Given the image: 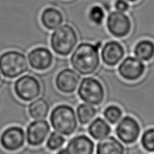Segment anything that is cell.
I'll return each instance as SVG.
<instances>
[{
  "mask_svg": "<svg viewBox=\"0 0 154 154\" xmlns=\"http://www.w3.org/2000/svg\"><path fill=\"white\" fill-rule=\"evenodd\" d=\"M28 111L29 115L33 119H44L49 114V103L43 97L38 98L29 104Z\"/></svg>",
  "mask_w": 154,
  "mask_h": 154,
  "instance_id": "19",
  "label": "cell"
},
{
  "mask_svg": "<svg viewBox=\"0 0 154 154\" xmlns=\"http://www.w3.org/2000/svg\"><path fill=\"white\" fill-rule=\"evenodd\" d=\"M78 43L76 31L69 24H63L54 30L50 39L51 47L55 53L62 56L69 55Z\"/></svg>",
  "mask_w": 154,
  "mask_h": 154,
  "instance_id": "3",
  "label": "cell"
},
{
  "mask_svg": "<svg viewBox=\"0 0 154 154\" xmlns=\"http://www.w3.org/2000/svg\"><path fill=\"white\" fill-rule=\"evenodd\" d=\"M123 46L116 41L106 43L101 49V56L103 62L109 66H114L119 63L125 56Z\"/></svg>",
  "mask_w": 154,
  "mask_h": 154,
  "instance_id": "14",
  "label": "cell"
},
{
  "mask_svg": "<svg viewBox=\"0 0 154 154\" xmlns=\"http://www.w3.org/2000/svg\"><path fill=\"white\" fill-rule=\"evenodd\" d=\"M103 116L109 123L114 125L120 120L122 116V112L118 106L111 105L105 109Z\"/></svg>",
  "mask_w": 154,
  "mask_h": 154,
  "instance_id": "22",
  "label": "cell"
},
{
  "mask_svg": "<svg viewBox=\"0 0 154 154\" xmlns=\"http://www.w3.org/2000/svg\"><path fill=\"white\" fill-rule=\"evenodd\" d=\"M97 111L92 105L89 103H82L76 109V116L81 125H87L95 116Z\"/></svg>",
  "mask_w": 154,
  "mask_h": 154,
  "instance_id": "21",
  "label": "cell"
},
{
  "mask_svg": "<svg viewBox=\"0 0 154 154\" xmlns=\"http://www.w3.org/2000/svg\"><path fill=\"white\" fill-rule=\"evenodd\" d=\"M25 139L26 134L23 128L12 126L3 131L0 136V144L5 150L14 152L24 146Z\"/></svg>",
  "mask_w": 154,
  "mask_h": 154,
  "instance_id": "8",
  "label": "cell"
},
{
  "mask_svg": "<svg viewBox=\"0 0 154 154\" xmlns=\"http://www.w3.org/2000/svg\"><path fill=\"white\" fill-rule=\"evenodd\" d=\"M141 133V127L134 118L126 116L120 120L116 128V134L121 141L132 144L137 141Z\"/></svg>",
  "mask_w": 154,
  "mask_h": 154,
  "instance_id": "9",
  "label": "cell"
},
{
  "mask_svg": "<svg viewBox=\"0 0 154 154\" xmlns=\"http://www.w3.org/2000/svg\"><path fill=\"white\" fill-rule=\"evenodd\" d=\"M90 20L96 25H101L105 19V12L100 5H95L91 8L89 12Z\"/></svg>",
  "mask_w": 154,
  "mask_h": 154,
  "instance_id": "24",
  "label": "cell"
},
{
  "mask_svg": "<svg viewBox=\"0 0 154 154\" xmlns=\"http://www.w3.org/2000/svg\"><path fill=\"white\" fill-rule=\"evenodd\" d=\"M88 131L93 139L98 140L105 138L111 132V128L101 118H97L90 124Z\"/></svg>",
  "mask_w": 154,
  "mask_h": 154,
  "instance_id": "18",
  "label": "cell"
},
{
  "mask_svg": "<svg viewBox=\"0 0 154 154\" xmlns=\"http://www.w3.org/2000/svg\"><path fill=\"white\" fill-rule=\"evenodd\" d=\"M49 119L54 130L63 135L72 134L78 126L75 110L66 104L56 106L51 111Z\"/></svg>",
  "mask_w": 154,
  "mask_h": 154,
  "instance_id": "2",
  "label": "cell"
},
{
  "mask_svg": "<svg viewBox=\"0 0 154 154\" xmlns=\"http://www.w3.org/2000/svg\"><path fill=\"white\" fill-rule=\"evenodd\" d=\"M134 54L141 61H149L154 57V43L149 39H143L136 44Z\"/></svg>",
  "mask_w": 154,
  "mask_h": 154,
  "instance_id": "20",
  "label": "cell"
},
{
  "mask_svg": "<svg viewBox=\"0 0 154 154\" xmlns=\"http://www.w3.org/2000/svg\"><path fill=\"white\" fill-rule=\"evenodd\" d=\"M118 73L126 81H134L143 75L145 66L143 63L135 57L128 56L118 66Z\"/></svg>",
  "mask_w": 154,
  "mask_h": 154,
  "instance_id": "10",
  "label": "cell"
},
{
  "mask_svg": "<svg viewBox=\"0 0 154 154\" xmlns=\"http://www.w3.org/2000/svg\"><path fill=\"white\" fill-rule=\"evenodd\" d=\"M66 151L67 154H93L94 143L87 136L79 135L70 140Z\"/></svg>",
  "mask_w": 154,
  "mask_h": 154,
  "instance_id": "15",
  "label": "cell"
},
{
  "mask_svg": "<svg viewBox=\"0 0 154 154\" xmlns=\"http://www.w3.org/2000/svg\"><path fill=\"white\" fill-rule=\"evenodd\" d=\"M50 131V126L45 120H35L26 128V139L31 146L36 147L45 141Z\"/></svg>",
  "mask_w": 154,
  "mask_h": 154,
  "instance_id": "11",
  "label": "cell"
},
{
  "mask_svg": "<svg viewBox=\"0 0 154 154\" xmlns=\"http://www.w3.org/2000/svg\"><path fill=\"white\" fill-rule=\"evenodd\" d=\"M14 90L18 98L24 101L34 100L40 95L41 85L36 77L26 75L16 80Z\"/></svg>",
  "mask_w": 154,
  "mask_h": 154,
  "instance_id": "6",
  "label": "cell"
},
{
  "mask_svg": "<svg viewBox=\"0 0 154 154\" xmlns=\"http://www.w3.org/2000/svg\"><path fill=\"white\" fill-rule=\"evenodd\" d=\"M54 56L51 51L46 48H35L28 54V62L35 70L43 71L49 69L53 64Z\"/></svg>",
  "mask_w": 154,
  "mask_h": 154,
  "instance_id": "13",
  "label": "cell"
},
{
  "mask_svg": "<svg viewBox=\"0 0 154 154\" xmlns=\"http://www.w3.org/2000/svg\"><path fill=\"white\" fill-rule=\"evenodd\" d=\"M41 22L46 29L51 31L62 25L64 22V16L61 11L57 8L49 7L41 13Z\"/></svg>",
  "mask_w": 154,
  "mask_h": 154,
  "instance_id": "16",
  "label": "cell"
},
{
  "mask_svg": "<svg viewBox=\"0 0 154 154\" xmlns=\"http://www.w3.org/2000/svg\"><path fill=\"white\" fill-rule=\"evenodd\" d=\"M114 8L116 11L125 13L128 10L130 5L126 0H116L114 3Z\"/></svg>",
  "mask_w": 154,
  "mask_h": 154,
  "instance_id": "26",
  "label": "cell"
},
{
  "mask_svg": "<svg viewBox=\"0 0 154 154\" xmlns=\"http://www.w3.org/2000/svg\"><path fill=\"white\" fill-rule=\"evenodd\" d=\"M141 143L145 150L149 152H154V128L144 132L141 137Z\"/></svg>",
  "mask_w": 154,
  "mask_h": 154,
  "instance_id": "25",
  "label": "cell"
},
{
  "mask_svg": "<svg viewBox=\"0 0 154 154\" xmlns=\"http://www.w3.org/2000/svg\"><path fill=\"white\" fill-rule=\"evenodd\" d=\"M99 45L82 43L76 47L72 54L70 62L72 67L82 75L93 74L100 64Z\"/></svg>",
  "mask_w": 154,
  "mask_h": 154,
  "instance_id": "1",
  "label": "cell"
},
{
  "mask_svg": "<svg viewBox=\"0 0 154 154\" xmlns=\"http://www.w3.org/2000/svg\"><path fill=\"white\" fill-rule=\"evenodd\" d=\"M78 95L86 103L98 106L105 97V90L102 84L93 77H85L82 80L78 89Z\"/></svg>",
  "mask_w": 154,
  "mask_h": 154,
  "instance_id": "5",
  "label": "cell"
},
{
  "mask_svg": "<svg viewBox=\"0 0 154 154\" xmlns=\"http://www.w3.org/2000/svg\"><path fill=\"white\" fill-rule=\"evenodd\" d=\"M0 81H1V74H0Z\"/></svg>",
  "mask_w": 154,
  "mask_h": 154,
  "instance_id": "29",
  "label": "cell"
},
{
  "mask_svg": "<svg viewBox=\"0 0 154 154\" xmlns=\"http://www.w3.org/2000/svg\"><path fill=\"white\" fill-rule=\"evenodd\" d=\"M81 81L80 76L76 71L66 68L60 71L56 78V86L60 91L70 94L75 91Z\"/></svg>",
  "mask_w": 154,
  "mask_h": 154,
  "instance_id": "12",
  "label": "cell"
},
{
  "mask_svg": "<svg viewBox=\"0 0 154 154\" xmlns=\"http://www.w3.org/2000/svg\"><path fill=\"white\" fill-rule=\"evenodd\" d=\"M123 145L114 137H106L98 143L97 154H125Z\"/></svg>",
  "mask_w": 154,
  "mask_h": 154,
  "instance_id": "17",
  "label": "cell"
},
{
  "mask_svg": "<svg viewBox=\"0 0 154 154\" xmlns=\"http://www.w3.org/2000/svg\"><path fill=\"white\" fill-rule=\"evenodd\" d=\"M65 139L57 132H53L50 134L46 143V146L49 149L55 151L60 149L64 144Z\"/></svg>",
  "mask_w": 154,
  "mask_h": 154,
  "instance_id": "23",
  "label": "cell"
},
{
  "mask_svg": "<svg viewBox=\"0 0 154 154\" xmlns=\"http://www.w3.org/2000/svg\"><path fill=\"white\" fill-rule=\"evenodd\" d=\"M126 1L129 2H132V3H134V2H136L138 1V0H126Z\"/></svg>",
  "mask_w": 154,
  "mask_h": 154,
  "instance_id": "28",
  "label": "cell"
},
{
  "mask_svg": "<svg viewBox=\"0 0 154 154\" xmlns=\"http://www.w3.org/2000/svg\"><path fill=\"white\" fill-rule=\"evenodd\" d=\"M106 26L111 35L117 38H122L130 33L132 23L125 13L116 10L109 14L106 20Z\"/></svg>",
  "mask_w": 154,
  "mask_h": 154,
  "instance_id": "7",
  "label": "cell"
},
{
  "mask_svg": "<svg viewBox=\"0 0 154 154\" xmlns=\"http://www.w3.org/2000/svg\"><path fill=\"white\" fill-rule=\"evenodd\" d=\"M57 154H67V153L66 151V149H62L57 152Z\"/></svg>",
  "mask_w": 154,
  "mask_h": 154,
  "instance_id": "27",
  "label": "cell"
},
{
  "mask_svg": "<svg viewBox=\"0 0 154 154\" xmlns=\"http://www.w3.org/2000/svg\"><path fill=\"white\" fill-rule=\"evenodd\" d=\"M28 69V60L20 51H7L0 56V72L5 78H17Z\"/></svg>",
  "mask_w": 154,
  "mask_h": 154,
  "instance_id": "4",
  "label": "cell"
}]
</instances>
